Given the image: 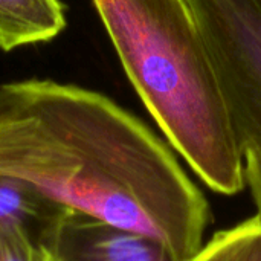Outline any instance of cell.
Returning <instances> with one entry per match:
<instances>
[{
    "label": "cell",
    "mask_w": 261,
    "mask_h": 261,
    "mask_svg": "<svg viewBox=\"0 0 261 261\" xmlns=\"http://www.w3.org/2000/svg\"><path fill=\"white\" fill-rule=\"evenodd\" d=\"M0 176L156 240L177 261L203 246L205 196L145 124L99 92L35 78L0 84Z\"/></svg>",
    "instance_id": "6da1fadb"
},
{
    "label": "cell",
    "mask_w": 261,
    "mask_h": 261,
    "mask_svg": "<svg viewBox=\"0 0 261 261\" xmlns=\"http://www.w3.org/2000/svg\"><path fill=\"white\" fill-rule=\"evenodd\" d=\"M121 64L170 145L213 191L245 190V156L188 0H93Z\"/></svg>",
    "instance_id": "7a4b0ae2"
},
{
    "label": "cell",
    "mask_w": 261,
    "mask_h": 261,
    "mask_svg": "<svg viewBox=\"0 0 261 261\" xmlns=\"http://www.w3.org/2000/svg\"><path fill=\"white\" fill-rule=\"evenodd\" d=\"M243 148L261 151V0H188Z\"/></svg>",
    "instance_id": "3957f363"
},
{
    "label": "cell",
    "mask_w": 261,
    "mask_h": 261,
    "mask_svg": "<svg viewBox=\"0 0 261 261\" xmlns=\"http://www.w3.org/2000/svg\"><path fill=\"white\" fill-rule=\"evenodd\" d=\"M54 251L61 261H177L159 242L70 211Z\"/></svg>",
    "instance_id": "277c9868"
},
{
    "label": "cell",
    "mask_w": 261,
    "mask_h": 261,
    "mask_svg": "<svg viewBox=\"0 0 261 261\" xmlns=\"http://www.w3.org/2000/svg\"><path fill=\"white\" fill-rule=\"evenodd\" d=\"M70 211L29 184L0 176V234L24 237L54 249Z\"/></svg>",
    "instance_id": "5b68a950"
},
{
    "label": "cell",
    "mask_w": 261,
    "mask_h": 261,
    "mask_svg": "<svg viewBox=\"0 0 261 261\" xmlns=\"http://www.w3.org/2000/svg\"><path fill=\"white\" fill-rule=\"evenodd\" d=\"M66 28V11L60 0H0V49L54 40Z\"/></svg>",
    "instance_id": "8992f818"
},
{
    "label": "cell",
    "mask_w": 261,
    "mask_h": 261,
    "mask_svg": "<svg viewBox=\"0 0 261 261\" xmlns=\"http://www.w3.org/2000/svg\"><path fill=\"white\" fill-rule=\"evenodd\" d=\"M190 261H261V217L216 232Z\"/></svg>",
    "instance_id": "52a82bcc"
},
{
    "label": "cell",
    "mask_w": 261,
    "mask_h": 261,
    "mask_svg": "<svg viewBox=\"0 0 261 261\" xmlns=\"http://www.w3.org/2000/svg\"><path fill=\"white\" fill-rule=\"evenodd\" d=\"M0 261H61L47 246L37 245L29 239L0 234Z\"/></svg>",
    "instance_id": "ba28073f"
}]
</instances>
